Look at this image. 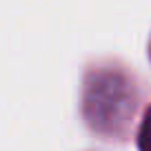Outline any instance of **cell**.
<instances>
[{"instance_id": "6da1fadb", "label": "cell", "mask_w": 151, "mask_h": 151, "mask_svg": "<svg viewBox=\"0 0 151 151\" xmlns=\"http://www.w3.org/2000/svg\"><path fill=\"white\" fill-rule=\"evenodd\" d=\"M138 145H140L142 149L151 151V109H149V113L145 116V122H142V127H140V136H138Z\"/></svg>"}]
</instances>
